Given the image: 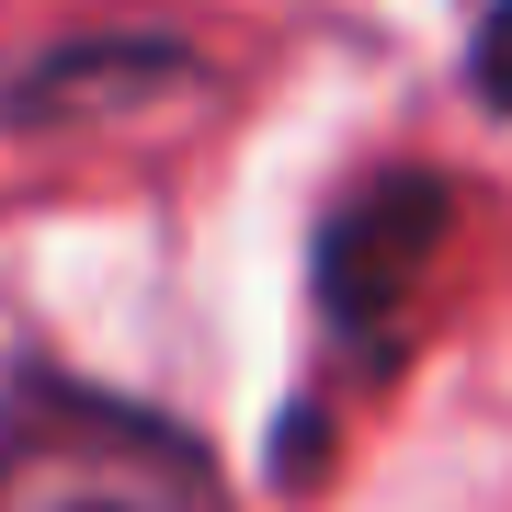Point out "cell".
<instances>
[{
  "mask_svg": "<svg viewBox=\"0 0 512 512\" xmlns=\"http://www.w3.org/2000/svg\"><path fill=\"white\" fill-rule=\"evenodd\" d=\"M444 228H456V194H444L433 171H410V160L365 171V183L319 217L308 296H319L330 353H353V365H387V353H399V319H410L421 274H433Z\"/></svg>",
  "mask_w": 512,
  "mask_h": 512,
  "instance_id": "7a4b0ae2",
  "label": "cell"
},
{
  "mask_svg": "<svg viewBox=\"0 0 512 512\" xmlns=\"http://www.w3.org/2000/svg\"><path fill=\"white\" fill-rule=\"evenodd\" d=\"M467 92L490 103V114H512V0L478 12V35H467Z\"/></svg>",
  "mask_w": 512,
  "mask_h": 512,
  "instance_id": "277c9868",
  "label": "cell"
},
{
  "mask_svg": "<svg viewBox=\"0 0 512 512\" xmlns=\"http://www.w3.org/2000/svg\"><path fill=\"white\" fill-rule=\"evenodd\" d=\"M0 512H228L194 421L69 365L0 376Z\"/></svg>",
  "mask_w": 512,
  "mask_h": 512,
  "instance_id": "6da1fadb",
  "label": "cell"
},
{
  "mask_svg": "<svg viewBox=\"0 0 512 512\" xmlns=\"http://www.w3.org/2000/svg\"><path fill=\"white\" fill-rule=\"evenodd\" d=\"M171 92H194V46L171 23H92V35H57L23 69H0V126L57 137V126H103V114L171 103Z\"/></svg>",
  "mask_w": 512,
  "mask_h": 512,
  "instance_id": "3957f363",
  "label": "cell"
}]
</instances>
